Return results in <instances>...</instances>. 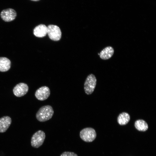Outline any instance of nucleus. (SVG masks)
Returning <instances> with one entry per match:
<instances>
[{"label": "nucleus", "mask_w": 156, "mask_h": 156, "mask_svg": "<svg viewBox=\"0 0 156 156\" xmlns=\"http://www.w3.org/2000/svg\"><path fill=\"white\" fill-rule=\"evenodd\" d=\"M53 114V109L51 106L44 105L38 110L36 114V117L39 121L44 122L51 118Z\"/></svg>", "instance_id": "f257e3e1"}, {"label": "nucleus", "mask_w": 156, "mask_h": 156, "mask_svg": "<svg viewBox=\"0 0 156 156\" xmlns=\"http://www.w3.org/2000/svg\"><path fill=\"white\" fill-rule=\"evenodd\" d=\"M96 134L95 130L91 127H87L82 129L80 132L81 139L86 142H91L96 138Z\"/></svg>", "instance_id": "f03ea898"}, {"label": "nucleus", "mask_w": 156, "mask_h": 156, "mask_svg": "<svg viewBox=\"0 0 156 156\" xmlns=\"http://www.w3.org/2000/svg\"><path fill=\"white\" fill-rule=\"evenodd\" d=\"M96 83V77L93 74L89 75L84 83V88L86 93L88 95L92 94L95 88Z\"/></svg>", "instance_id": "7ed1b4c3"}, {"label": "nucleus", "mask_w": 156, "mask_h": 156, "mask_svg": "<svg viewBox=\"0 0 156 156\" xmlns=\"http://www.w3.org/2000/svg\"><path fill=\"white\" fill-rule=\"evenodd\" d=\"M45 138L44 132L39 130L35 132L32 135L31 143V146L35 148H38L43 143Z\"/></svg>", "instance_id": "20e7f679"}, {"label": "nucleus", "mask_w": 156, "mask_h": 156, "mask_svg": "<svg viewBox=\"0 0 156 156\" xmlns=\"http://www.w3.org/2000/svg\"><path fill=\"white\" fill-rule=\"evenodd\" d=\"M47 27V34L49 38L55 41L60 40L61 37L62 33L59 27L56 25H50Z\"/></svg>", "instance_id": "39448f33"}, {"label": "nucleus", "mask_w": 156, "mask_h": 156, "mask_svg": "<svg viewBox=\"0 0 156 156\" xmlns=\"http://www.w3.org/2000/svg\"><path fill=\"white\" fill-rule=\"evenodd\" d=\"M50 94V90L49 88L46 86H42L36 91L35 95L38 100L42 101L47 99Z\"/></svg>", "instance_id": "423d86ee"}, {"label": "nucleus", "mask_w": 156, "mask_h": 156, "mask_svg": "<svg viewBox=\"0 0 156 156\" xmlns=\"http://www.w3.org/2000/svg\"><path fill=\"white\" fill-rule=\"evenodd\" d=\"M17 15L16 11L12 8H8L3 10L1 13L2 19L5 21L9 22L13 21Z\"/></svg>", "instance_id": "0eeeda50"}, {"label": "nucleus", "mask_w": 156, "mask_h": 156, "mask_svg": "<svg viewBox=\"0 0 156 156\" xmlns=\"http://www.w3.org/2000/svg\"><path fill=\"white\" fill-rule=\"evenodd\" d=\"M29 87L26 84L20 83L17 84L13 88V91L16 96L20 97L25 95L28 92Z\"/></svg>", "instance_id": "6e6552de"}, {"label": "nucleus", "mask_w": 156, "mask_h": 156, "mask_svg": "<svg viewBox=\"0 0 156 156\" xmlns=\"http://www.w3.org/2000/svg\"><path fill=\"white\" fill-rule=\"evenodd\" d=\"M33 33L37 37L39 38L44 37L47 33V27L44 24H40L34 28Z\"/></svg>", "instance_id": "1a4fd4ad"}, {"label": "nucleus", "mask_w": 156, "mask_h": 156, "mask_svg": "<svg viewBox=\"0 0 156 156\" xmlns=\"http://www.w3.org/2000/svg\"><path fill=\"white\" fill-rule=\"evenodd\" d=\"M12 122V120L9 116H3L0 118V133L5 132Z\"/></svg>", "instance_id": "9d476101"}, {"label": "nucleus", "mask_w": 156, "mask_h": 156, "mask_svg": "<svg viewBox=\"0 0 156 156\" xmlns=\"http://www.w3.org/2000/svg\"><path fill=\"white\" fill-rule=\"evenodd\" d=\"M114 50L111 46H108L104 48L99 53L100 57L103 60H107L110 58L114 54Z\"/></svg>", "instance_id": "9b49d317"}, {"label": "nucleus", "mask_w": 156, "mask_h": 156, "mask_svg": "<svg viewBox=\"0 0 156 156\" xmlns=\"http://www.w3.org/2000/svg\"><path fill=\"white\" fill-rule=\"evenodd\" d=\"M10 61L6 57H0V71L5 72L8 70L11 67Z\"/></svg>", "instance_id": "f8f14e48"}, {"label": "nucleus", "mask_w": 156, "mask_h": 156, "mask_svg": "<svg viewBox=\"0 0 156 156\" xmlns=\"http://www.w3.org/2000/svg\"><path fill=\"white\" fill-rule=\"evenodd\" d=\"M129 115L126 112H123L119 114L117 118V121L120 125H125L127 124L130 120Z\"/></svg>", "instance_id": "ddd939ff"}, {"label": "nucleus", "mask_w": 156, "mask_h": 156, "mask_svg": "<svg viewBox=\"0 0 156 156\" xmlns=\"http://www.w3.org/2000/svg\"><path fill=\"white\" fill-rule=\"evenodd\" d=\"M134 125L136 129L140 131H145L148 128L147 123L145 121L142 119L136 120L135 122Z\"/></svg>", "instance_id": "4468645a"}, {"label": "nucleus", "mask_w": 156, "mask_h": 156, "mask_svg": "<svg viewBox=\"0 0 156 156\" xmlns=\"http://www.w3.org/2000/svg\"><path fill=\"white\" fill-rule=\"evenodd\" d=\"M60 156H78L74 152H64L62 153Z\"/></svg>", "instance_id": "2eb2a0df"}, {"label": "nucleus", "mask_w": 156, "mask_h": 156, "mask_svg": "<svg viewBox=\"0 0 156 156\" xmlns=\"http://www.w3.org/2000/svg\"><path fill=\"white\" fill-rule=\"evenodd\" d=\"M31 0L32 1H39L40 0Z\"/></svg>", "instance_id": "dca6fc26"}]
</instances>
